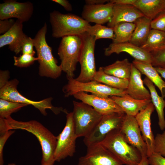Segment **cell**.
<instances>
[{"label":"cell","instance_id":"obj_36","mask_svg":"<svg viewBox=\"0 0 165 165\" xmlns=\"http://www.w3.org/2000/svg\"><path fill=\"white\" fill-rule=\"evenodd\" d=\"M152 29L165 32V11L161 12L151 21Z\"/></svg>","mask_w":165,"mask_h":165},{"label":"cell","instance_id":"obj_29","mask_svg":"<svg viewBox=\"0 0 165 165\" xmlns=\"http://www.w3.org/2000/svg\"><path fill=\"white\" fill-rule=\"evenodd\" d=\"M94 80L112 87L123 90L126 89L129 83L127 80L106 74L102 67H100L97 71Z\"/></svg>","mask_w":165,"mask_h":165},{"label":"cell","instance_id":"obj_16","mask_svg":"<svg viewBox=\"0 0 165 165\" xmlns=\"http://www.w3.org/2000/svg\"><path fill=\"white\" fill-rule=\"evenodd\" d=\"M155 109L151 102L135 117L147 146L148 157L154 152L155 139L151 129V117Z\"/></svg>","mask_w":165,"mask_h":165},{"label":"cell","instance_id":"obj_21","mask_svg":"<svg viewBox=\"0 0 165 165\" xmlns=\"http://www.w3.org/2000/svg\"><path fill=\"white\" fill-rule=\"evenodd\" d=\"M127 94L137 100H151L150 92L144 86L141 73L132 63L131 71L127 88Z\"/></svg>","mask_w":165,"mask_h":165},{"label":"cell","instance_id":"obj_10","mask_svg":"<svg viewBox=\"0 0 165 165\" xmlns=\"http://www.w3.org/2000/svg\"><path fill=\"white\" fill-rule=\"evenodd\" d=\"M66 122L61 132L57 136V144L54 153L55 161L59 162L73 156L75 150L76 140L72 112H66Z\"/></svg>","mask_w":165,"mask_h":165},{"label":"cell","instance_id":"obj_28","mask_svg":"<svg viewBox=\"0 0 165 165\" xmlns=\"http://www.w3.org/2000/svg\"><path fill=\"white\" fill-rule=\"evenodd\" d=\"M152 53L165 48V32L152 29L145 43L140 47Z\"/></svg>","mask_w":165,"mask_h":165},{"label":"cell","instance_id":"obj_35","mask_svg":"<svg viewBox=\"0 0 165 165\" xmlns=\"http://www.w3.org/2000/svg\"><path fill=\"white\" fill-rule=\"evenodd\" d=\"M155 139L154 152L165 157V130L162 134H157Z\"/></svg>","mask_w":165,"mask_h":165},{"label":"cell","instance_id":"obj_43","mask_svg":"<svg viewBox=\"0 0 165 165\" xmlns=\"http://www.w3.org/2000/svg\"><path fill=\"white\" fill-rule=\"evenodd\" d=\"M135 0H111L109 2L114 4L133 5Z\"/></svg>","mask_w":165,"mask_h":165},{"label":"cell","instance_id":"obj_20","mask_svg":"<svg viewBox=\"0 0 165 165\" xmlns=\"http://www.w3.org/2000/svg\"><path fill=\"white\" fill-rule=\"evenodd\" d=\"M144 16L134 6L130 5L114 4L113 13L108 27L113 28L121 22L134 23L138 18Z\"/></svg>","mask_w":165,"mask_h":165},{"label":"cell","instance_id":"obj_42","mask_svg":"<svg viewBox=\"0 0 165 165\" xmlns=\"http://www.w3.org/2000/svg\"><path fill=\"white\" fill-rule=\"evenodd\" d=\"M56 2L62 6L67 11H71L72 10V6L69 2L67 0H52Z\"/></svg>","mask_w":165,"mask_h":165},{"label":"cell","instance_id":"obj_46","mask_svg":"<svg viewBox=\"0 0 165 165\" xmlns=\"http://www.w3.org/2000/svg\"><path fill=\"white\" fill-rule=\"evenodd\" d=\"M148 157L147 156L142 157V160L138 165H149Z\"/></svg>","mask_w":165,"mask_h":165},{"label":"cell","instance_id":"obj_31","mask_svg":"<svg viewBox=\"0 0 165 165\" xmlns=\"http://www.w3.org/2000/svg\"><path fill=\"white\" fill-rule=\"evenodd\" d=\"M86 32L90 35L94 36L96 40L101 38H108L113 40L114 37L113 28L101 24L90 25L88 27Z\"/></svg>","mask_w":165,"mask_h":165},{"label":"cell","instance_id":"obj_2","mask_svg":"<svg viewBox=\"0 0 165 165\" xmlns=\"http://www.w3.org/2000/svg\"><path fill=\"white\" fill-rule=\"evenodd\" d=\"M47 25L45 23L33 38L39 64L38 74L40 76L56 79L61 75L62 71L60 65L52 53V49L47 44L46 38Z\"/></svg>","mask_w":165,"mask_h":165},{"label":"cell","instance_id":"obj_48","mask_svg":"<svg viewBox=\"0 0 165 165\" xmlns=\"http://www.w3.org/2000/svg\"><path fill=\"white\" fill-rule=\"evenodd\" d=\"M41 165H42L41 164Z\"/></svg>","mask_w":165,"mask_h":165},{"label":"cell","instance_id":"obj_6","mask_svg":"<svg viewBox=\"0 0 165 165\" xmlns=\"http://www.w3.org/2000/svg\"><path fill=\"white\" fill-rule=\"evenodd\" d=\"M72 112L75 130L77 138L86 137L92 131L103 115L83 102L73 101Z\"/></svg>","mask_w":165,"mask_h":165},{"label":"cell","instance_id":"obj_7","mask_svg":"<svg viewBox=\"0 0 165 165\" xmlns=\"http://www.w3.org/2000/svg\"><path fill=\"white\" fill-rule=\"evenodd\" d=\"M18 80L16 79L9 81L0 88V98L10 101L28 105H31L38 109L43 115L46 116V110L50 109L55 114L63 111L62 108L55 107L52 103V98H47L40 101H35L27 98L20 94L17 90Z\"/></svg>","mask_w":165,"mask_h":165},{"label":"cell","instance_id":"obj_45","mask_svg":"<svg viewBox=\"0 0 165 165\" xmlns=\"http://www.w3.org/2000/svg\"><path fill=\"white\" fill-rule=\"evenodd\" d=\"M154 67L161 77L165 79V68L158 67Z\"/></svg>","mask_w":165,"mask_h":165},{"label":"cell","instance_id":"obj_8","mask_svg":"<svg viewBox=\"0 0 165 165\" xmlns=\"http://www.w3.org/2000/svg\"><path fill=\"white\" fill-rule=\"evenodd\" d=\"M67 79V83L63 88L65 97L73 96L81 92H89L92 94L104 97L123 96L127 94L125 90L113 88L94 80L82 82L77 81L74 78Z\"/></svg>","mask_w":165,"mask_h":165},{"label":"cell","instance_id":"obj_22","mask_svg":"<svg viewBox=\"0 0 165 165\" xmlns=\"http://www.w3.org/2000/svg\"><path fill=\"white\" fill-rule=\"evenodd\" d=\"M110 97L126 115L134 117L151 102V100H137L127 94L123 96H112Z\"/></svg>","mask_w":165,"mask_h":165},{"label":"cell","instance_id":"obj_40","mask_svg":"<svg viewBox=\"0 0 165 165\" xmlns=\"http://www.w3.org/2000/svg\"><path fill=\"white\" fill-rule=\"evenodd\" d=\"M15 21L12 19L0 20V34L2 35L9 31Z\"/></svg>","mask_w":165,"mask_h":165},{"label":"cell","instance_id":"obj_38","mask_svg":"<svg viewBox=\"0 0 165 165\" xmlns=\"http://www.w3.org/2000/svg\"><path fill=\"white\" fill-rule=\"evenodd\" d=\"M15 131L9 130L5 133L0 135V165H4V161L3 158V149L4 145L9 137L12 135Z\"/></svg>","mask_w":165,"mask_h":165},{"label":"cell","instance_id":"obj_17","mask_svg":"<svg viewBox=\"0 0 165 165\" xmlns=\"http://www.w3.org/2000/svg\"><path fill=\"white\" fill-rule=\"evenodd\" d=\"M114 4L109 2L107 3L94 5L86 4L82 13V17L88 23L102 25L108 22L113 13Z\"/></svg>","mask_w":165,"mask_h":165},{"label":"cell","instance_id":"obj_19","mask_svg":"<svg viewBox=\"0 0 165 165\" xmlns=\"http://www.w3.org/2000/svg\"><path fill=\"white\" fill-rule=\"evenodd\" d=\"M23 22L17 20L12 28L0 36V48L8 45L10 50L17 54L21 52L22 45L28 36L23 32Z\"/></svg>","mask_w":165,"mask_h":165},{"label":"cell","instance_id":"obj_24","mask_svg":"<svg viewBox=\"0 0 165 165\" xmlns=\"http://www.w3.org/2000/svg\"><path fill=\"white\" fill-rule=\"evenodd\" d=\"M133 6L152 20L165 11V0H135Z\"/></svg>","mask_w":165,"mask_h":165},{"label":"cell","instance_id":"obj_33","mask_svg":"<svg viewBox=\"0 0 165 165\" xmlns=\"http://www.w3.org/2000/svg\"><path fill=\"white\" fill-rule=\"evenodd\" d=\"M13 59L14 65L20 68L28 67L38 60L37 57L27 54H22L19 57L14 56Z\"/></svg>","mask_w":165,"mask_h":165},{"label":"cell","instance_id":"obj_47","mask_svg":"<svg viewBox=\"0 0 165 165\" xmlns=\"http://www.w3.org/2000/svg\"><path fill=\"white\" fill-rule=\"evenodd\" d=\"M7 165H16L14 163H9Z\"/></svg>","mask_w":165,"mask_h":165},{"label":"cell","instance_id":"obj_37","mask_svg":"<svg viewBox=\"0 0 165 165\" xmlns=\"http://www.w3.org/2000/svg\"><path fill=\"white\" fill-rule=\"evenodd\" d=\"M34 47L33 39L28 36L25 40L22 47V54H27L34 56L35 52L34 50Z\"/></svg>","mask_w":165,"mask_h":165},{"label":"cell","instance_id":"obj_12","mask_svg":"<svg viewBox=\"0 0 165 165\" xmlns=\"http://www.w3.org/2000/svg\"><path fill=\"white\" fill-rule=\"evenodd\" d=\"M86 154L79 159L78 165H123L122 162L100 143L87 147Z\"/></svg>","mask_w":165,"mask_h":165},{"label":"cell","instance_id":"obj_32","mask_svg":"<svg viewBox=\"0 0 165 165\" xmlns=\"http://www.w3.org/2000/svg\"><path fill=\"white\" fill-rule=\"evenodd\" d=\"M28 105L0 99V118L5 119L10 116L13 113Z\"/></svg>","mask_w":165,"mask_h":165},{"label":"cell","instance_id":"obj_14","mask_svg":"<svg viewBox=\"0 0 165 165\" xmlns=\"http://www.w3.org/2000/svg\"><path fill=\"white\" fill-rule=\"evenodd\" d=\"M33 10V4L30 2H20L14 0H5L0 4V19L15 18L23 23L31 18Z\"/></svg>","mask_w":165,"mask_h":165},{"label":"cell","instance_id":"obj_1","mask_svg":"<svg viewBox=\"0 0 165 165\" xmlns=\"http://www.w3.org/2000/svg\"><path fill=\"white\" fill-rule=\"evenodd\" d=\"M12 129L25 130L35 136L42 147L41 165H54L55 161L54 153L57 144V136L40 123L35 120L18 121L11 116L5 119L0 118V134Z\"/></svg>","mask_w":165,"mask_h":165},{"label":"cell","instance_id":"obj_5","mask_svg":"<svg viewBox=\"0 0 165 165\" xmlns=\"http://www.w3.org/2000/svg\"><path fill=\"white\" fill-rule=\"evenodd\" d=\"M82 36L74 35L62 37L58 49L62 71L67 79L74 78L82 45Z\"/></svg>","mask_w":165,"mask_h":165},{"label":"cell","instance_id":"obj_30","mask_svg":"<svg viewBox=\"0 0 165 165\" xmlns=\"http://www.w3.org/2000/svg\"><path fill=\"white\" fill-rule=\"evenodd\" d=\"M135 27L134 23L121 22L116 24L113 28L114 37L112 43L130 42Z\"/></svg>","mask_w":165,"mask_h":165},{"label":"cell","instance_id":"obj_25","mask_svg":"<svg viewBox=\"0 0 165 165\" xmlns=\"http://www.w3.org/2000/svg\"><path fill=\"white\" fill-rule=\"evenodd\" d=\"M143 83L148 88L150 92L151 102L153 105L158 116V125L161 130L165 129V119L164 108L165 107V100L164 98L160 96L156 89L153 83L147 77L143 80Z\"/></svg>","mask_w":165,"mask_h":165},{"label":"cell","instance_id":"obj_27","mask_svg":"<svg viewBox=\"0 0 165 165\" xmlns=\"http://www.w3.org/2000/svg\"><path fill=\"white\" fill-rule=\"evenodd\" d=\"M102 67L106 74L129 80L131 73L132 63L125 58L117 60L111 64Z\"/></svg>","mask_w":165,"mask_h":165},{"label":"cell","instance_id":"obj_39","mask_svg":"<svg viewBox=\"0 0 165 165\" xmlns=\"http://www.w3.org/2000/svg\"><path fill=\"white\" fill-rule=\"evenodd\" d=\"M148 158L150 165H165V157L159 153L154 152Z\"/></svg>","mask_w":165,"mask_h":165},{"label":"cell","instance_id":"obj_44","mask_svg":"<svg viewBox=\"0 0 165 165\" xmlns=\"http://www.w3.org/2000/svg\"><path fill=\"white\" fill-rule=\"evenodd\" d=\"M109 1L107 0H86L85 2L86 5H94L104 4Z\"/></svg>","mask_w":165,"mask_h":165},{"label":"cell","instance_id":"obj_26","mask_svg":"<svg viewBox=\"0 0 165 165\" xmlns=\"http://www.w3.org/2000/svg\"><path fill=\"white\" fill-rule=\"evenodd\" d=\"M151 20L145 16L138 18L134 23L135 27L130 42L141 47L146 41L151 30Z\"/></svg>","mask_w":165,"mask_h":165},{"label":"cell","instance_id":"obj_4","mask_svg":"<svg viewBox=\"0 0 165 165\" xmlns=\"http://www.w3.org/2000/svg\"><path fill=\"white\" fill-rule=\"evenodd\" d=\"M100 143L125 165H138L142 156L136 148L126 140L120 129L113 130Z\"/></svg>","mask_w":165,"mask_h":165},{"label":"cell","instance_id":"obj_18","mask_svg":"<svg viewBox=\"0 0 165 165\" xmlns=\"http://www.w3.org/2000/svg\"><path fill=\"white\" fill-rule=\"evenodd\" d=\"M123 52L128 53L135 60L152 63V55L151 53L130 42L112 43L105 49L104 54L106 56H109L113 53L119 54Z\"/></svg>","mask_w":165,"mask_h":165},{"label":"cell","instance_id":"obj_11","mask_svg":"<svg viewBox=\"0 0 165 165\" xmlns=\"http://www.w3.org/2000/svg\"><path fill=\"white\" fill-rule=\"evenodd\" d=\"M125 113H113L103 115L92 131L84 137L83 141L87 147L100 143L112 130L120 129Z\"/></svg>","mask_w":165,"mask_h":165},{"label":"cell","instance_id":"obj_13","mask_svg":"<svg viewBox=\"0 0 165 165\" xmlns=\"http://www.w3.org/2000/svg\"><path fill=\"white\" fill-rule=\"evenodd\" d=\"M120 130L128 143L137 148L142 157H147V146L135 117L126 114Z\"/></svg>","mask_w":165,"mask_h":165},{"label":"cell","instance_id":"obj_34","mask_svg":"<svg viewBox=\"0 0 165 165\" xmlns=\"http://www.w3.org/2000/svg\"><path fill=\"white\" fill-rule=\"evenodd\" d=\"M151 53L152 65L154 67L165 68V48Z\"/></svg>","mask_w":165,"mask_h":165},{"label":"cell","instance_id":"obj_3","mask_svg":"<svg viewBox=\"0 0 165 165\" xmlns=\"http://www.w3.org/2000/svg\"><path fill=\"white\" fill-rule=\"evenodd\" d=\"M52 36L58 38L65 36L82 35L90 25L82 17L71 13L64 14L54 10L50 14Z\"/></svg>","mask_w":165,"mask_h":165},{"label":"cell","instance_id":"obj_15","mask_svg":"<svg viewBox=\"0 0 165 165\" xmlns=\"http://www.w3.org/2000/svg\"><path fill=\"white\" fill-rule=\"evenodd\" d=\"M73 96L75 99L91 106L102 115L113 113H124L110 97H104L84 92H78Z\"/></svg>","mask_w":165,"mask_h":165},{"label":"cell","instance_id":"obj_41","mask_svg":"<svg viewBox=\"0 0 165 165\" xmlns=\"http://www.w3.org/2000/svg\"><path fill=\"white\" fill-rule=\"evenodd\" d=\"M9 72L8 70H0V88L4 86L9 81Z\"/></svg>","mask_w":165,"mask_h":165},{"label":"cell","instance_id":"obj_9","mask_svg":"<svg viewBox=\"0 0 165 165\" xmlns=\"http://www.w3.org/2000/svg\"><path fill=\"white\" fill-rule=\"evenodd\" d=\"M81 36L82 43L79 60L81 71L75 79L79 82H86L93 80L97 72L94 57L96 40L94 36L86 32Z\"/></svg>","mask_w":165,"mask_h":165},{"label":"cell","instance_id":"obj_23","mask_svg":"<svg viewBox=\"0 0 165 165\" xmlns=\"http://www.w3.org/2000/svg\"><path fill=\"white\" fill-rule=\"evenodd\" d=\"M132 63L141 72L146 76L160 90L161 96L165 97V82L151 63L134 60Z\"/></svg>","mask_w":165,"mask_h":165}]
</instances>
